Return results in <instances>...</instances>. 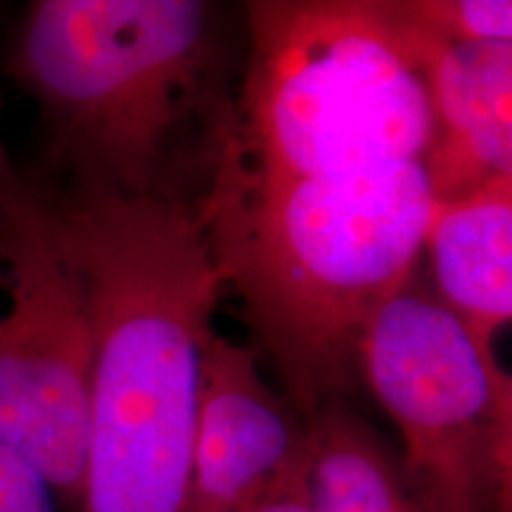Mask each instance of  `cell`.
Wrapping results in <instances>:
<instances>
[{
	"mask_svg": "<svg viewBox=\"0 0 512 512\" xmlns=\"http://www.w3.org/2000/svg\"><path fill=\"white\" fill-rule=\"evenodd\" d=\"M309 463V422L264 380L256 349L211 335L192 448L190 512H235Z\"/></svg>",
	"mask_w": 512,
	"mask_h": 512,
	"instance_id": "7",
	"label": "cell"
},
{
	"mask_svg": "<svg viewBox=\"0 0 512 512\" xmlns=\"http://www.w3.org/2000/svg\"><path fill=\"white\" fill-rule=\"evenodd\" d=\"M418 36L437 119V138L425 159L434 200H456L494 178L512 176L510 43H441Z\"/></svg>",
	"mask_w": 512,
	"mask_h": 512,
	"instance_id": "8",
	"label": "cell"
},
{
	"mask_svg": "<svg viewBox=\"0 0 512 512\" xmlns=\"http://www.w3.org/2000/svg\"><path fill=\"white\" fill-rule=\"evenodd\" d=\"M235 512H316L311 496L309 463Z\"/></svg>",
	"mask_w": 512,
	"mask_h": 512,
	"instance_id": "13",
	"label": "cell"
},
{
	"mask_svg": "<svg viewBox=\"0 0 512 512\" xmlns=\"http://www.w3.org/2000/svg\"><path fill=\"white\" fill-rule=\"evenodd\" d=\"M0 512H60L46 479L5 446H0Z\"/></svg>",
	"mask_w": 512,
	"mask_h": 512,
	"instance_id": "12",
	"label": "cell"
},
{
	"mask_svg": "<svg viewBox=\"0 0 512 512\" xmlns=\"http://www.w3.org/2000/svg\"><path fill=\"white\" fill-rule=\"evenodd\" d=\"M22 178L17 176V171L12 169L8 147H5V138H3V110H0V221L5 219L8 214L12 200L22 188Z\"/></svg>",
	"mask_w": 512,
	"mask_h": 512,
	"instance_id": "14",
	"label": "cell"
},
{
	"mask_svg": "<svg viewBox=\"0 0 512 512\" xmlns=\"http://www.w3.org/2000/svg\"><path fill=\"white\" fill-rule=\"evenodd\" d=\"M309 482L316 512H422L399 456L347 401L309 420Z\"/></svg>",
	"mask_w": 512,
	"mask_h": 512,
	"instance_id": "10",
	"label": "cell"
},
{
	"mask_svg": "<svg viewBox=\"0 0 512 512\" xmlns=\"http://www.w3.org/2000/svg\"><path fill=\"white\" fill-rule=\"evenodd\" d=\"M50 192L93 297L79 512H190L204 349L223 297L207 228L192 202Z\"/></svg>",
	"mask_w": 512,
	"mask_h": 512,
	"instance_id": "1",
	"label": "cell"
},
{
	"mask_svg": "<svg viewBox=\"0 0 512 512\" xmlns=\"http://www.w3.org/2000/svg\"><path fill=\"white\" fill-rule=\"evenodd\" d=\"M434 299L484 354L512 320V176L434 204L425 235Z\"/></svg>",
	"mask_w": 512,
	"mask_h": 512,
	"instance_id": "9",
	"label": "cell"
},
{
	"mask_svg": "<svg viewBox=\"0 0 512 512\" xmlns=\"http://www.w3.org/2000/svg\"><path fill=\"white\" fill-rule=\"evenodd\" d=\"M434 204L425 164H401L195 207L223 294L306 422L361 382L363 342L413 283Z\"/></svg>",
	"mask_w": 512,
	"mask_h": 512,
	"instance_id": "3",
	"label": "cell"
},
{
	"mask_svg": "<svg viewBox=\"0 0 512 512\" xmlns=\"http://www.w3.org/2000/svg\"><path fill=\"white\" fill-rule=\"evenodd\" d=\"M247 34L240 91L195 207L430 157L427 53L392 0H256Z\"/></svg>",
	"mask_w": 512,
	"mask_h": 512,
	"instance_id": "4",
	"label": "cell"
},
{
	"mask_svg": "<svg viewBox=\"0 0 512 512\" xmlns=\"http://www.w3.org/2000/svg\"><path fill=\"white\" fill-rule=\"evenodd\" d=\"M401 22L441 43H510V0H392Z\"/></svg>",
	"mask_w": 512,
	"mask_h": 512,
	"instance_id": "11",
	"label": "cell"
},
{
	"mask_svg": "<svg viewBox=\"0 0 512 512\" xmlns=\"http://www.w3.org/2000/svg\"><path fill=\"white\" fill-rule=\"evenodd\" d=\"M361 380L401 437L422 512H512V382L434 294L413 283L370 325Z\"/></svg>",
	"mask_w": 512,
	"mask_h": 512,
	"instance_id": "6",
	"label": "cell"
},
{
	"mask_svg": "<svg viewBox=\"0 0 512 512\" xmlns=\"http://www.w3.org/2000/svg\"><path fill=\"white\" fill-rule=\"evenodd\" d=\"M95 320L79 242L55 195L27 181L0 221V446L79 512Z\"/></svg>",
	"mask_w": 512,
	"mask_h": 512,
	"instance_id": "5",
	"label": "cell"
},
{
	"mask_svg": "<svg viewBox=\"0 0 512 512\" xmlns=\"http://www.w3.org/2000/svg\"><path fill=\"white\" fill-rule=\"evenodd\" d=\"M214 15L197 0L31 5L8 69L67 178L60 192L192 202V174L204 192L230 110Z\"/></svg>",
	"mask_w": 512,
	"mask_h": 512,
	"instance_id": "2",
	"label": "cell"
}]
</instances>
